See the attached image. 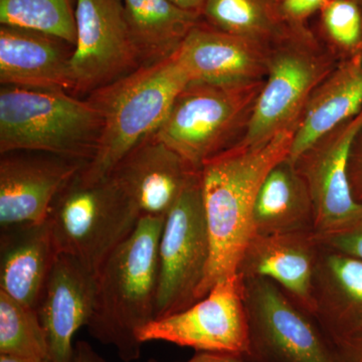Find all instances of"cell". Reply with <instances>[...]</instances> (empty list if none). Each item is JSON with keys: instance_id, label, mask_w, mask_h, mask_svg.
I'll list each match as a JSON object with an SVG mask.
<instances>
[{"instance_id": "cell-1", "label": "cell", "mask_w": 362, "mask_h": 362, "mask_svg": "<svg viewBox=\"0 0 362 362\" xmlns=\"http://www.w3.org/2000/svg\"><path fill=\"white\" fill-rule=\"evenodd\" d=\"M295 131L280 133L259 146H233L202 166L211 259L199 300L218 281L238 273L252 235V209L259 185L278 162L289 157Z\"/></svg>"}, {"instance_id": "cell-2", "label": "cell", "mask_w": 362, "mask_h": 362, "mask_svg": "<svg viewBox=\"0 0 362 362\" xmlns=\"http://www.w3.org/2000/svg\"><path fill=\"white\" fill-rule=\"evenodd\" d=\"M165 218H141L96 272L94 309L87 328L124 362L138 361V332L156 320L158 249Z\"/></svg>"}, {"instance_id": "cell-3", "label": "cell", "mask_w": 362, "mask_h": 362, "mask_svg": "<svg viewBox=\"0 0 362 362\" xmlns=\"http://www.w3.org/2000/svg\"><path fill=\"white\" fill-rule=\"evenodd\" d=\"M190 82L176 52L88 95L103 116V130L96 156L81 169L80 180L93 183L110 175L131 150L159 130Z\"/></svg>"}, {"instance_id": "cell-4", "label": "cell", "mask_w": 362, "mask_h": 362, "mask_svg": "<svg viewBox=\"0 0 362 362\" xmlns=\"http://www.w3.org/2000/svg\"><path fill=\"white\" fill-rule=\"evenodd\" d=\"M103 116L66 90L1 86L0 154L35 151L88 164L96 156Z\"/></svg>"}, {"instance_id": "cell-5", "label": "cell", "mask_w": 362, "mask_h": 362, "mask_svg": "<svg viewBox=\"0 0 362 362\" xmlns=\"http://www.w3.org/2000/svg\"><path fill=\"white\" fill-rule=\"evenodd\" d=\"M339 62L309 25L272 45L263 87L246 134L235 146H259L296 130L311 95Z\"/></svg>"}, {"instance_id": "cell-6", "label": "cell", "mask_w": 362, "mask_h": 362, "mask_svg": "<svg viewBox=\"0 0 362 362\" xmlns=\"http://www.w3.org/2000/svg\"><path fill=\"white\" fill-rule=\"evenodd\" d=\"M263 84L188 83L156 135L201 169L243 139Z\"/></svg>"}, {"instance_id": "cell-7", "label": "cell", "mask_w": 362, "mask_h": 362, "mask_svg": "<svg viewBox=\"0 0 362 362\" xmlns=\"http://www.w3.org/2000/svg\"><path fill=\"white\" fill-rule=\"evenodd\" d=\"M78 173L59 192L47 221L58 252L75 257L96 273L141 216L111 175L85 183Z\"/></svg>"}, {"instance_id": "cell-8", "label": "cell", "mask_w": 362, "mask_h": 362, "mask_svg": "<svg viewBox=\"0 0 362 362\" xmlns=\"http://www.w3.org/2000/svg\"><path fill=\"white\" fill-rule=\"evenodd\" d=\"M244 278V277H243ZM249 362H338L315 319L273 281L244 278Z\"/></svg>"}, {"instance_id": "cell-9", "label": "cell", "mask_w": 362, "mask_h": 362, "mask_svg": "<svg viewBox=\"0 0 362 362\" xmlns=\"http://www.w3.org/2000/svg\"><path fill=\"white\" fill-rule=\"evenodd\" d=\"M211 259L201 170L165 216L158 249L156 319L199 300Z\"/></svg>"}, {"instance_id": "cell-10", "label": "cell", "mask_w": 362, "mask_h": 362, "mask_svg": "<svg viewBox=\"0 0 362 362\" xmlns=\"http://www.w3.org/2000/svg\"><path fill=\"white\" fill-rule=\"evenodd\" d=\"M137 337L142 344L164 341L195 351L246 357L250 338L244 278L237 273L218 281L192 306L156 319L143 327Z\"/></svg>"}, {"instance_id": "cell-11", "label": "cell", "mask_w": 362, "mask_h": 362, "mask_svg": "<svg viewBox=\"0 0 362 362\" xmlns=\"http://www.w3.org/2000/svg\"><path fill=\"white\" fill-rule=\"evenodd\" d=\"M77 39L71 57L73 95L110 85L142 66L122 0H75Z\"/></svg>"}, {"instance_id": "cell-12", "label": "cell", "mask_w": 362, "mask_h": 362, "mask_svg": "<svg viewBox=\"0 0 362 362\" xmlns=\"http://www.w3.org/2000/svg\"><path fill=\"white\" fill-rule=\"evenodd\" d=\"M362 130V109L317 140L293 162L306 181L314 207L317 235L339 230L361 213L349 180V162Z\"/></svg>"}, {"instance_id": "cell-13", "label": "cell", "mask_w": 362, "mask_h": 362, "mask_svg": "<svg viewBox=\"0 0 362 362\" xmlns=\"http://www.w3.org/2000/svg\"><path fill=\"white\" fill-rule=\"evenodd\" d=\"M84 166L42 152L1 154L0 228L44 223L59 192Z\"/></svg>"}, {"instance_id": "cell-14", "label": "cell", "mask_w": 362, "mask_h": 362, "mask_svg": "<svg viewBox=\"0 0 362 362\" xmlns=\"http://www.w3.org/2000/svg\"><path fill=\"white\" fill-rule=\"evenodd\" d=\"M199 170L154 133L131 150L110 175L141 218H165Z\"/></svg>"}, {"instance_id": "cell-15", "label": "cell", "mask_w": 362, "mask_h": 362, "mask_svg": "<svg viewBox=\"0 0 362 362\" xmlns=\"http://www.w3.org/2000/svg\"><path fill=\"white\" fill-rule=\"evenodd\" d=\"M322 247L314 230L254 233L238 273L244 278L273 281L313 317L314 278Z\"/></svg>"}, {"instance_id": "cell-16", "label": "cell", "mask_w": 362, "mask_h": 362, "mask_svg": "<svg viewBox=\"0 0 362 362\" xmlns=\"http://www.w3.org/2000/svg\"><path fill=\"white\" fill-rule=\"evenodd\" d=\"M95 291L96 273L75 257L59 252L37 307L52 362H74V337L89 323Z\"/></svg>"}, {"instance_id": "cell-17", "label": "cell", "mask_w": 362, "mask_h": 362, "mask_svg": "<svg viewBox=\"0 0 362 362\" xmlns=\"http://www.w3.org/2000/svg\"><path fill=\"white\" fill-rule=\"evenodd\" d=\"M270 47L216 30L202 20L178 49L192 82L249 84L265 80Z\"/></svg>"}, {"instance_id": "cell-18", "label": "cell", "mask_w": 362, "mask_h": 362, "mask_svg": "<svg viewBox=\"0 0 362 362\" xmlns=\"http://www.w3.org/2000/svg\"><path fill=\"white\" fill-rule=\"evenodd\" d=\"M74 45L47 33L0 26L1 86L73 94L71 57Z\"/></svg>"}, {"instance_id": "cell-19", "label": "cell", "mask_w": 362, "mask_h": 362, "mask_svg": "<svg viewBox=\"0 0 362 362\" xmlns=\"http://www.w3.org/2000/svg\"><path fill=\"white\" fill-rule=\"evenodd\" d=\"M58 255L47 221L1 230L0 291L37 310Z\"/></svg>"}, {"instance_id": "cell-20", "label": "cell", "mask_w": 362, "mask_h": 362, "mask_svg": "<svg viewBox=\"0 0 362 362\" xmlns=\"http://www.w3.org/2000/svg\"><path fill=\"white\" fill-rule=\"evenodd\" d=\"M362 109V54L342 59L311 95L295 131L292 162Z\"/></svg>"}, {"instance_id": "cell-21", "label": "cell", "mask_w": 362, "mask_h": 362, "mask_svg": "<svg viewBox=\"0 0 362 362\" xmlns=\"http://www.w3.org/2000/svg\"><path fill=\"white\" fill-rule=\"evenodd\" d=\"M313 299V318L328 339L362 325V259L323 247Z\"/></svg>"}, {"instance_id": "cell-22", "label": "cell", "mask_w": 362, "mask_h": 362, "mask_svg": "<svg viewBox=\"0 0 362 362\" xmlns=\"http://www.w3.org/2000/svg\"><path fill=\"white\" fill-rule=\"evenodd\" d=\"M252 235L314 230V207L303 176L289 157L259 185L252 209Z\"/></svg>"}, {"instance_id": "cell-23", "label": "cell", "mask_w": 362, "mask_h": 362, "mask_svg": "<svg viewBox=\"0 0 362 362\" xmlns=\"http://www.w3.org/2000/svg\"><path fill=\"white\" fill-rule=\"evenodd\" d=\"M124 14L142 65L153 64L178 51L201 21L169 0H122Z\"/></svg>"}, {"instance_id": "cell-24", "label": "cell", "mask_w": 362, "mask_h": 362, "mask_svg": "<svg viewBox=\"0 0 362 362\" xmlns=\"http://www.w3.org/2000/svg\"><path fill=\"white\" fill-rule=\"evenodd\" d=\"M284 0H206L201 20L206 25L271 47L294 28L283 16Z\"/></svg>"}, {"instance_id": "cell-25", "label": "cell", "mask_w": 362, "mask_h": 362, "mask_svg": "<svg viewBox=\"0 0 362 362\" xmlns=\"http://www.w3.org/2000/svg\"><path fill=\"white\" fill-rule=\"evenodd\" d=\"M0 356L49 359V341L39 312L1 291Z\"/></svg>"}, {"instance_id": "cell-26", "label": "cell", "mask_w": 362, "mask_h": 362, "mask_svg": "<svg viewBox=\"0 0 362 362\" xmlns=\"http://www.w3.org/2000/svg\"><path fill=\"white\" fill-rule=\"evenodd\" d=\"M75 0H0L1 25L28 28L76 45Z\"/></svg>"}, {"instance_id": "cell-27", "label": "cell", "mask_w": 362, "mask_h": 362, "mask_svg": "<svg viewBox=\"0 0 362 362\" xmlns=\"http://www.w3.org/2000/svg\"><path fill=\"white\" fill-rule=\"evenodd\" d=\"M316 33L339 61L362 54V8L357 0H329L319 13Z\"/></svg>"}, {"instance_id": "cell-28", "label": "cell", "mask_w": 362, "mask_h": 362, "mask_svg": "<svg viewBox=\"0 0 362 362\" xmlns=\"http://www.w3.org/2000/svg\"><path fill=\"white\" fill-rule=\"evenodd\" d=\"M317 237L323 247L362 259V211L349 225Z\"/></svg>"}, {"instance_id": "cell-29", "label": "cell", "mask_w": 362, "mask_h": 362, "mask_svg": "<svg viewBox=\"0 0 362 362\" xmlns=\"http://www.w3.org/2000/svg\"><path fill=\"white\" fill-rule=\"evenodd\" d=\"M328 1L329 0H284L283 16L288 25L293 28L307 26L309 18L320 13Z\"/></svg>"}, {"instance_id": "cell-30", "label": "cell", "mask_w": 362, "mask_h": 362, "mask_svg": "<svg viewBox=\"0 0 362 362\" xmlns=\"http://www.w3.org/2000/svg\"><path fill=\"white\" fill-rule=\"evenodd\" d=\"M338 362H362V325L330 338Z\"/></svg>"}, {"instance_id": "cell-31", "label": "cell", "mask_w": 362, "mask_h": 362, "mask_svg": "<svg viewBox=\"0 0 362 362\" xmlns=\"http://www.w3.org/2000/svg\"><path fill=\"white\" fill-rule=\"evenodd\" d=\"M349 180L352 195L362 204V130L354 141L349 162Z\"/></svg>"}, {"instance_id": "cell-32", "label": "cell", "mask_w": 362, "mask_h": 362, "mask_svg": "<svg viewBox=\"0 0 362 362\" xmlns=\"http://www.w3.org/2000/svg\"><path fill=\"white\" fill-rule=\"evenodd\" d=\"M146 362H159L149 359ZM185 362H249L244 356L237 354H221V352L197 351L192 358Z\"/></svg>"}, {"instance_id": "cell-33", "label": "cell", "mask_w": 362, "mask_h": 362, "mask_svg": "<svg viewBox=\"0 0 362 362\" xmlns=\"http://www.w3.org/2000/svg\"><path fill=\"white\" fill-rule=\"evenodd\" d=\"M74 362H108L85 340L75 343Z\"/></svg>"}, {"instance_id": "cell-34", "label": "cell", "mask_w": 362, "mask_h": 362, "mask_svg": "<svg viewBox=\"0 0 362 362\" xmlns=\"http://www.w3.org/2000/svg\"><path fill=\"white\" fill-rule=\"evenodd\" d=\"M169 1L173 2L183 11H189V13L201 16L202 7H204L206 0H169Z\"/></svg>"}, {"instance_id": "cell-35", "label": "cell", "mask_w": 362, "mask_h": 362, "mask_svg": "<svg viewBox=\"0 0 362 362\" xmlns=\"http://www.w3.org/2000/svg\"><path fill=\"white\" fill-rule=\"evenodd\" d=\"M0 362H52L51 359L23 358L8 356H0Z\"/></svg>"}, {"instance_id": "cell-36", "label": "cell", "mask_w": 362, "mask_h": 362, "mask_svg": "<svg viewBox=\"0 0 362 362\" xmlns=\"http://www.w3.org/2000/svg\"><path fill=\"white\" fill-rule=\"evenodd\" d=\"M357 2H358L359 6H361L362 8V0H357Z\"/></svg>"}]
</instances>
